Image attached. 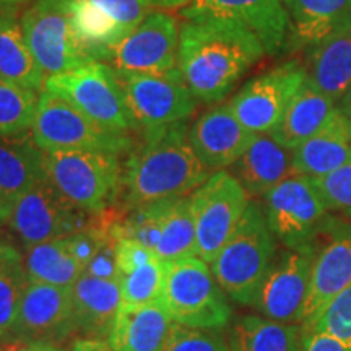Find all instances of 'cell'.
Listing matches in <instances>:
<instances>
[{"label":"cell","instance_id":"cell-1","mask_svg":"<svg viewBox=\"0 0 351 351\" xmlns=\"http://www.w3.org/2000/svg\"><path fill=\"white\" fill-rule=\"evenodd\" d=\"M265 54L261 39L231 20H186L179 33L178 67L197 99L221 101Z\"/></svg>","mask_w":351,"mask_h":351},{"label":"cell","instance_id":"cell-2","mask_svg":"<svg viewBox=\"0 0 351 351\" xmlns=\"http://www.w3.org/2000/svg\"><path fill=\"white\" fill-rule=\"evenodd\" d=\"M212 174L189 142L187 122L143 132L122 165L121 208L187 197Z\"/></svg>","mask_w":351,"mask_h":351},{"label":"cell","instance_id":"cell-3","mask_svg":"<svg viewBox=\"0 0 351 351\" xmlns=\"http://www.w3.org/2000/svg\"><path fill=\"white\" fill-rule=\"evenodd\" d=\"M275 257L274 232L270 231L263 208L251 200L238 228L210 262V269L231 301L254 307Z\"/></svg>","mask_w":351,"mask_h":351},{"label":"cell","instance_id":"cell-4","mask_svg":"<svg viewBox=\"0 0 351 351\" xmlns=\"http://www.w3.org/2000/svg\"><path fill=\"white\" fill-rule=\"evenodd\" d=\"M44 173L60 195L88 215L116 207L122 191L119 156L95 150L43 152Z\"/></svg>","mask_w":351,"mask_h":351},{"label":"cell","instance_id":"cell-5","mask_svg":"<svg viewBox=\"0 0 351 351\" xmlns=\"http://www.w3.org/2000/svg\"><path fill=\"white\" fill-rule=\"evenodd\" d=\"M160 304L174 324L223 330L232 309L226 293L215 278L210 263L192 256L165 262V283Z\"/></svg>","mask_w":351,"mask_h":351},{"label":"cell","instance_id":"cell-6","mask_svg":"<svg viewBox=\"0 0 351 351\" xmlns=\"http://www.w3.org/2000/svg\"><path fill=\"white\" fill-rule=\"evenodd\" d=\"M44 91L67 99L104 129L121 134L140 130L130 111L119 73L104 62L49 77Z\"/></svg>","mask_w":351,"mask_h":351},{"label":"cell","instance_id":"cell-7","mask_svg":"<svg viewBox=\"0 0 351 351\" xmlns=\"http://www.w3.org/2000/svg\"><path fill=\"white\" fill-rule=\"evenodd\" d=\"M32 137L41 152L95 150L121 156L137 145L132 134L104 129L67 99L49 91L39 95Z\"/></svg>","mask_w":351,"mask_h":351},{"label":"cell","instance_id":"cell-8","mask_svg":"<svg viewBox=\"0 0 351 351\" xmlns=\"http://www.w3.org/2000/svg\"><path fill=\"white\" fill-rule=\"evenodd\" d=\"M262 199L270 231L285 249L319 244L333 217L319 189L307 176L295 174L285 179Z\"/></svg>","mask_w":351,"mask_h":351},{"label":"cell","instance_id":"cell-9","mask_svg":"<svg viewBox=\"0 0 351 351\" xmlns=\"http://www.w3.org/2000/svg\"><path fill=\"white\" fill-rule=\"evenodd\" d=\"M25 41L49 77L95 64L83 52L70 20V0H34L20 19Z\"/></svg>","mask_w":351,"mask_h":351},{"label":"cell","instance_id":"cell-10","mask_svg":"<svg viewBox=\"0 0 351 351\" xmlns=\"http://www.w3.org/2000/svg\"><path fill=\"white\" fill-rule=\"evenodd\" d=\"M197 257L210 263L228 243L247 208L249 194L231 173L215 171L191 194Z\"/></svg>","mask_w":351,"mask_h":351},{"label":"cell","instance_id":"cell-11","mask_svg":"<svg viewBox=\"0 0 351 351\" xmlns=\"http://www.w3.org/2000/svg\"><path fill=\"white\" fill-rule=\"evenodd\" d=\"M140 132L163 129L191 119L197 98L179 67L158 73H119Z\"/></svg>","mask_w":351,"mask_h":351},{"label":"cell","instance_id":"cell-12","mask_svg":"<svg viewBox=\"0 0 351 351\" xmlns=\"http://www.w3.org/2000/svg\"><path fill=\"white\" fill-rule=\"evenodd\" d=\"M145 0H70V20L91 62H111L114 51L150 13Z\"/></svg>","mask_w":351,"mask_h":351},{"label":"cell","instance_id":"cell-13","mask_svg":"<svg viewBox=\"0 0 351 351\" xmlns=\"http://www.w3.org/2000/svg\"><path fill=\"white\" fill-rule=\"evenodd\" d=\"M88 215L65 200L60 192L41 179L13 204L7 225L19 234L26 247L67 238L93 223Z\"/></svg>","mask_w":351,"mask_h":351},{"label":"cell","instance_id":"cell-14","mask_svg":"<svg viewBox=\"0 0 351 351\" xmlns=\"http://www.w3.org/2000/svg\"><path fill=\"white\" fill-rule=\"evenodd\" d=\"M306 80L304 65L288 60L245 83L228 106L252 134H271Z\"/></svg>","mask_w":351,"mask_h":351},{"label":"cell","instance_id":"cell-15","mask_svg":"<svg viewBox=\"0 0 351 351\" xmlns=\"http://www.w3.org/2000/svg\"><path fill=\"white\" fill-rule=\"evenodd\" d=\"M317 249L313 244L276 254L254 304L263 317L301 326Z\"/></svg>","mask_w":351,"mask_h":351},{"label":"cell","instance_id":"cell-16","mask_svg":"<svg viewBox=\"0 0 351 351\" xmlns=\"http://www.w3.org/2000/svg\"><path fill=\"white\" fill-rule=\"evenodd\" d=\"M77 333L72 287L28 282L8 335L15 341L59 346Z\"/></svg>","mask_w":351,"mask_h":351},{"label":"cell","instance_id":"cell-17","mask_svg":"<svg viewBox=\"0 0 351 351\" xmlns=\"http://www.w3.org/2000/svg\"><path fill=\"white\" fill-rule=\"evenodd\" d=\"M351 285V219L332 217L320 236L301 327L317 319Z\"/></svg>","mask_w":351,"mask_h":351},{"label":"cell","instance_id":"cell-18","mask_svg":"<svg viewBox=\"0 0 351 351\" xmlns=\"http://www.w3.org/2000/svg\"><path fill=\"white\" fill-rule=\"evenodd\" d=\"M178 20L171 13L150 12L114 51L117 73H158L178 67Z\"/></svg>","mask_w":351,"mask_h":351},{"label":"cell","instance_id":"cell-19","mask_svg":"<svg viewBox=\"0 0 351 351\" xmlns=\"http://www.w3.org/2000/svg\"><path fill=\"white\" fill-rule=\"evenodd\" d=\"M181 15L184 20L236 21L261 39L269 56L278 54L289 36V16L283 0H191Z\"/></svg>","mask_w":351,"mask_h":351},{"label":"cell","instance_id":"cell-20","mask_svg":"<svg viewBox=\"0 0 351 351\" xmlns=\"http://www.w3.org/2000/svg\"><path fill=\"white\" fill-rule=\"evenodd\" d=\"M256 137L241 124L228 104L204 112L189 129V142L210 171L231 168Z\"/></svg>","mask_w":351,"mask_h":351},{"label":"cell","instance_id":"cell-21","mask_svg":"<svg viewBox=\"0 0 351 351\" xmlns=\"http://www.w3.org/2000/svg\"><path fill=\"white\" fill-rule=\"evenodd\" d=\"M44 178L43 152L32 132L16 137L0 135V223L7 221L13 204Z\"/></svg>","mask_w":351,"mask_h":351},{"label":"cell","instance_id":"cell-22","mask_svg":"<svg viewBox=\"0 0 351 351\" xmlns=\"http://www.w3.org/2000/svg\"><path fill=\"white\" fill-rule=\"evenodd\" d=\"M231 174L249 197H263L285 179L295 176L293 152L270 134L257 135L244 155L231 166Z\"/></svg>","mask_w":351,"mask_h":351},{"label":"cell","instance_id":"cell-23","mask_svg":"<svg viewBox=\"0 0 351 351\" xmlns=\"http://www.w3.org/2000/svg\"><path fill=\"white\" fill-rule=\"evenodd\" d=\"M72 300L77 333L83 339L106 340L122 304L117 280L83 274L72 285Z\"/></svg>","mask_w":351,"mask_h":351},{"label":"cell","instance_id":"cell-24","mask_svg":"<svg viewBox=\"0 0 351 351\" xmlns=\"http://www.w3.org/2000/svg\"><path fill=\"white\" fill-rule=\"evenodd\" d=\"M173 324L160 302L121 304L106 340L116 351H165Z\"/></svg>","mask_w":351,"mask_h":351},{"label":"cell","instance_id":"cell-25","mask_svg":"<svg viewBox=\"0 0 351 351\" xmlns=\"http://www.w3.org/2000/svg\"><path fill=\"white\" fill-rule=\"evenodd\" d=\"M293 47H313L351 28V0H283Z\"/></svg>","mask_w":351,"mask_h":351},{"label":"cell","instance_id":"cell-26","mask_svg":"<svg viewBox=\"0 0 351 351\" xmlns=\"http://www.w3.org/2000/svg\"><path fill=\"white\" fill-rule=\"evenodd\" d=\"M351 163V119L340 111L332 121L296 150H293L295 174L315 179Z\"/></svg>","mask_w":351,"mask_h":351},{"label":"cell","instance_id":"cell-27","mask_svg":"<svg viewBox=\"0 0 351 351\" xmlns=\"http://www.w3.org/2000/svg\"><path fill=\"white\" fill-rule=\"evenodd\" d=\"M337 112H339V106L335 101L320 93L306 80L289 103L283 119L270 135L280 145L293 152L314 135H317Z\"/></svg>","mask_w":351,"mask_h":351},{"label":"cell","instance_id":"cell-28","mask_svg":"<svg viewBox=\"0 0 351 351\" xmlns=\"http://www.w3.org/2000/svg\"><path fill=\"white\" fill-rule=\"evenodd\" d=\"M307 82L335 103L351 88V28L309 47Z\"/></svg>","mask_w":351,"mask_h":351},{"label":"cell","instance_id":"cell-29","mask_svg":"<svg viewBox=\"0 0 351 351\" xmlns=\"http://www.w3.org/2000/svg\"><path fill=\"white\" fill-rule=\"evenodd\" d=\"M0 77L33 91H44L46 75L25 41L13 10L0 12Z\"/></svg>","mask_w":351,"mask_h":351},{"label":"cell","instance_id":"cell-30","mask_svg":"<svg viewBox=\"0 0 351 351\" xmlns=\"http://www.w3.org/2000/svg\"><path fill=\"white\" fill-rule=\"evenodd\" d=\"M231 351H301V326L263 315H241L228 332Z\"/></svg>","mask_w":351,"mask_h":351},{"label":"cell","instance_id":"cell-31","mask_svg":"<svg viewBox=\"0 0 351 351\" xmlns=\"http://www.w3.org/2000/svg\"><path fill=\"white\" fill-rule=\"evenodd\" d=\"M155 254L163 262L197 256V232L191 195L165 200L160 219V241Z\"/></svg>","mask_w":351,"mask_h":351},{"label":"cell","instance_id":"cell-32","mask_svg":"<svg viewBox=\"0 0 351 351\" xmlns=\"http://www.w3.org/2000/svg\"><path fill=\"white\" fill-rule=\"evenodd\" d=\"M23 265L28 282L56 287H72L83 275L82 263L70 254L64 238L28 247Z\"/></svg>","mask_w":351,"mask_h":351},{"label":"cell","instance_id":"cell-33","mask_svg":"<svg viewBox=\"0 0 351 351\" xmlns=\"http://www.w3.org/2000/svg\"><path fill=\"white\" fill-rule=\"evenodd\" d=\"M122 304L145 306L160 302L165 283V262L155 256L137 265L116 270Z\"/></svg>","mask_w":351,"mask_h":351},{"label":"cell","instance_id":"cell-34","mask_svg":"<svg viewBox=\"0 0 351 351\" xmlns=\"http://www.w3.org/2000/svg\"><path fill=\"white\" fill-rule=\"evenodd\" d=\"M38 99L36 91L0 77V135L16 137L29 134Z\"/></svg>","mask_w":351,"mask_h":351},{"label":"cell","instance_id":"cell-35","mask_svg":"<svg viewBox=\"0 0 351 351\" xmlns=\"http://www.w3.org/2000/svg\"><path fill=\"white\" fill-rule=\"evenodd\" d=\"M28 285L23 258L16 251L0 271V339L12 330Z\"/></svg>","mask_w":351,"mask_h":351},{"label":"cell","instance_id":"cell-36","mask_svg":"<svg viewBox=\"0 0 351 351\" xmlns=\"http://www.w3.org/2000/svg\"><path fill=\"white\" fill-rule=\"evenodd\" d=\"M165 351H231L228 339L215 328L173 324Z\"/></svg>","mask_w":351,"mask_h":351},{"label":"cell","instance_id":"cell-37","mask_svg":"<svg viewBox=\"0 0 351 351\" xmlns=\"http://www.w3.org/2000/svg\"><path fill=\"white\" fill-rule=\"evenodd\" d=\"M301 328L327 332L351 345V285L317 319Z\"/></svg>","mask_w":351,"mask_h":351},{"label":"cell","instance_id":"cell-38","mask_svg":"<svg viewBox=\"0 0 351 351\" xmlns=\"http://www.w3.org/2000/svg\"><path fill=\"white\" fill-rule=\"evenodd\" d=\"M313 181L330 212L345 213L351 218V163Z\"/></svg>","mask_w":351,"mask_h":351},{"label":"cell","instance_id":"cell-39","mask_svg":"<svg viewBox=\"0 0 351 351\" xmlns=\"http://www.w3.org/2000/svg\"><path fill=\"white\" fill-rule=\"evenodd\" d=\"M116 238H109L99 247L90 263L85 267L83 274L96 276V278L116 280Z\"/></svg>","mask_w":351,"mask_h":351},{"label":"cell","instance_id":"cell-40","mask_svg":"<svg viewBox=\"0 0 351 351\" xmlns=\"http://www.w3.org/2000/svg\"><path fill=\"white\" fill-rule=\"evenodd\" d=\"M301 351H351V345L327 332L301 328Z\"/></svg>","mask_w":351,"mask_h":351},{"label":"cell","instance_id":"cell-41","mask_svg":"<svg viewBox=\"0 0 351 351\" xmlns=\"http://www.w3.org/2000/svg\"><path fill=\"white\" fill-rule=\"evenodd\" d=\"M69 351H116L103 339H78L72 343Z\"/></svg>","mask_w":351,"mask_h":351},{"label":"cell","instance_id":"cell-42","mask_svg":"<svg viewBox=\"0 0 351 351\" xmlns=\"http://www.w3.org/2000/svg\"><path fill=\"white\" fill-rule=\"evenodd\" d=\"M5 351H65L64 348L57 345H49V343H39V341H34V343H26V341H15V345L8 346Z\"/></svg>","mask_w":351,"mask_h":351},{"label":"cell","instance_id":"cell-43","mask_svg":"<svg viewBox=\"0 0 351 351\" xmlns=\"http://www.w3.org/2000/svg\"><path fill=\"white\" fill-rule=\"evenodd\" d=\"M145 2L158 10H182L191 3V0H145Z\"/></svg>","mask_w":351,"mask_h":351},{"label":"cell","instance_id":"cell-44","mask_svg":"<svg viewBox=\"0 0 351 351\" xmlns=\"http://www.w3.org/2000/svg\"><path fill=\"white\" fill-rule=\"evenodd\" d=\"M15 252H16L15 247H12V245H8L5 243H0V271H2L3 265H5L8 258H10Z\"/></svg>","mask_w":351,"mask_h":351},{"label":"cell","instance_id":"cell-45","mask_svg":"<svg viewBox=\"0 0 351 351\" xmlns=\"http://www.w3.org/2000/svg\"><path fill=\"white\" fill-rule=\"evenodd\" d=\"M337 106H339V109L345 114V116H348L351 119V88L341 96L339 103H337Z\"/></svg>","mask_w":351,"mask_h":351},{"label":"cell","instance_id":"cell-46","mask_svg":"<svg viewBox=\"0 0 351 351\" xmlns=\"http://www.w3.org/2000/svg\"><path fill=\"white\" fill-rule=\"evenodd\" d=\"M26 2H29V0H0V8L2 10H15L16 7L23 5Z\"/></svg>","mask_w":351,"mask_h":351},{"label":"cell","instance_id":"cell-47","mask_svg":"<svg viewBox=\"0 0 351 351\" xmlns=\"http://www.w3.org/2000/svg\"><path fill=\"white\" fill-rule=\"evenodd\" d=\"M0 12H2V8H0Z\"/></svg>","mask_w":351,"mask_h":351}]
</instances>
